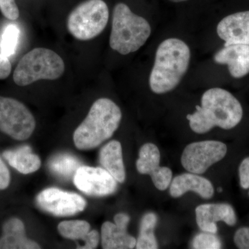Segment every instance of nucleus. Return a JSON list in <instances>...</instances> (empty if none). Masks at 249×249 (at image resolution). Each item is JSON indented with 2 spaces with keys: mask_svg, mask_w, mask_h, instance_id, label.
<instances>
[{
  "mask_svg": "<svg viewBox=\"0 0 249 249\" xmlns=\"http://www.w3.org/2000/svg\"><path fill=\"white\" fill-rule=\"evenodd\" d=\"M187 115L193 132L205 134L214 127L224 129L234 128L242 121L243 109L238 100L221 88L207 90L201 98V106Z\"/></svg>",
  "mask_w": 249,
  "mask_h": 249,
  "instance_id": "1",
  "label": "nucleus"
},
{
  "mask_svg": "<svg viewBox=\"0 0 249 249\" xmlns=\"http://www.w3.org/2000/svg\"><path fill=\"white\" fill-rule=\"evenodd\" d=\"M191 60V50L183 40L168 38L156 52L149 84L154 93L169 92L179 84L186 74Z\"/></svg>",
  "mask_w": 249,
  "mask_h": 249,
  "instance_id": "2",
  "label": "nucleus"
},
{
  "mask_svg": "<svg viewBox=\"0 0 249 249\" xmlns=\"http://www.w3.org/2000/svg\"><path fill=\"white\" fill-rule=\"evenodd\" d=\"M121 119L122 112L114 101L106 98L98 99L73 133L75 145L80 150L96 148L112 137Z\"/></svg>",
  "mask_w": 249,
  "mask_h": 249,
  "instance_id": "3",
  "label": "nucleus"
},
{
  "mask_svg": "<svg viewBox=\"0 0 249 249\" xmlns=\"http://www.w3.org/2000/svg\"><path fill=\"white\" fill-rule=\"evenodd\" d=\"M151 34V27L145 18L132 12L129 6L119 3L113 11L109 46L122 55L137 52Z\"/></svg>",
  "mask_w": 249,
  "mask_h": 249,
  "instance_id": "4",
  "label": "nucleus"
},
{
  "mask_svg": "<svg viewBox=\"0 0 249 249\" xmlns=\"http://www.w3.org/2000/svg\"><path fill=\"white\" fill-rule=\"evenodd\" d=\"M65 62L51 49L36 48L24 55L14 73L18 86L24 87L40 80H56L65 71Z\"/></svg>",
  "mask_w": 249,
  "mask_h": 249,
  "instance_id": "5",
  "label": "nucleus"
},
{
  "mask_svg": "<svg viewBox=\"0 0 249 249\" xmlns=\"http://www.w3.org/2000/svg\"><path fill=\"white\" fill-rule=\"evenodd\" d=\"M109 20V9L103 0H87L71 11L67 28L75 38L89 40L102 33Z\"/></svg>",
  "mask_w": 249,
  "mask_h": 249,
  "instance_id": "6",
  "label": "nucleus"
},
{
  "mask_svg": "<svg viewBox=\"0 0 249 249\" xmlns=\"http://www.w3.org/2000/svg\"><path fill=\"white\" fill-rule=\"evenodd\" d=\"M35 118L23 103L0 96V130L18 141L27 140L34 133Z\"/></svg>",
  "mask_w": 249,
  "mask_h": 249,
  "instance_id": "7",
  "label": "nucleus"
},
{
  "mask_svg": "<svg viewBox=\"0 0 249 249\" xmlns=\"http://www.w3.org/2000/svg\"><path fill=\"white\" fill-rule=\"evenodd\" d=\"M227 153L226 144L218 141L192 142L183 150L181 164L189 173L201 175L223 160Z\"/></svg>",
  "mask_w": 249,
  "mask_h": 249,
  "instance_id": "8",
  "label": "nucleus"
},
{
  "mask_svg": "<svg viewBox=\"0 0 249 249\" xmlns=\"http://www.w3.org/2000/svg\"><path fill=\"white\" fill-rule=\"evenodd\" d=\"M36 204L42 211L56 217H69L83 212L87 202L83 196L74 193L49 188L39 193Z\"/></svg>",
  "mask_w": 249,
  "mask_h": 249,
  "instance_id": "9",
  "label": "nucleus"
},
{
  "mask_svg": "<svg viewBox=\"0 0 249 249\" xmlns=\"http://www.w3.org/2000/svg\"><path fill=\"white\" fill-rule=\"evenodd\" d=\"M73 183L87 196H104L113 194L117 189V181L101 168L80 166L73 176Z\"/></svg>",
  "mask_w": 249,
  "mask_h": 249,
  "instance_id": "10",
  "label": "nucleus"
},
{
  "mask_svg": "<svg viewBox=\"0 0 249 249\" xmlns=\"http://www.w3.org/2000/svg\"><path fill=\"white\" fill-rule=\"evenodd\" d=\"M160 160L158 147L155 144L148 142L141 147L136 165L139 173L150 175L156 188L163 191L171 183L173 172L169 168L160 166Z\"/></svg>",
  "mask_w": 249,
  "mask_h": 249,
  "instance_id": "11",
  "label": "nucleus"
},
{
  "mask_svg": "<svg viewBox=\"0 0 249 249\" xmlns=\"http://www.w3.org/2000/svg\"><path fill=\"white\" fill-rule=\"evenodd\" d=\"M198 227L203 231L216 234V223L223 221L229 226H234L237 217L233 208L228 204H206L197 206L196 209Z\"/></svg>",
  "mask_w": 249,
  "mask_h": 249,
  "instance_id": "12",
  "label": "nucleus"
},
{
  "mask_svg": "<svg viewBox=\"0 0 249 249\" xmlns=\"http://www.w3.org/2000/svg\"><path fill=\"white\" fill-rule=\"evenodd\" d=\"M217 35L224 46L249 45V11L235 13L223 18L217 27Z\"/></svg>",
  "mask_w": 249,
  "mask_h": 249,
  "instance_id": "13",
  "label": "nucleus"
},
{
  "mask_svg": "<svg viewBox=\"0 0 249 249\" xmlns=\"http://www.w3.org/2000/svg\"><path fill=\"white\" fill-rule=\"evenodd\" d=\"M214 61L228 66L235 78H243L249 73V45L235 44L224 46L215 53Z\"/></svg>",
  "mask_w": 249,
  "mask_h": 249,
  "instance_id": "14",
  "label": "nucleus"
},
{
  "mask_svg": "<svg viewBox=\"0 0 249 249\" xmlns=\"http://www.w3.org/2000/svg\"><path fill=\"white\" fill-rule=\"evenodd\" d=\"M197 193L204 199H211L214 195V188L207 178L194 173L178 175L170 186V194L174 198L180 197L188 191Z\"/></svg>",
  "mask_w": 249,
  "mask_h": 249,
  "instance_id": "15",
  "label": "nucleus"
},
{
  "mask_svg": "<svg viewBox=\"0 0 249 249\" xmlns=\"http://www.w3.org/2000/svg\"><path fill=\"white\" fill-rule=\"evenodd\" d=\"M2 231L0 237V249H41L38 244L27 237L24 223L18 218H11L6 221L3 225Z\"/></svg>",
  "mask_w": 249,
  "mask_h": 249,
  "instance_id": "16",
  "label": "nucleus"
},
{
  "mask_svg": "<svg viewBox=\"0 0 249 249\" xmlns=\"http://www.w3.org/2000/svg\"><path fill=\"white\" fill-rule=\"evenodd\" d=\"M127 226L110 222L103 223L101 227L103 249H134L136 247L137 240L127 232Z\"/></svg>",
  "mask_w": 249,
  "mask_h": 249,
  "instance_id": "17",
  "label": "nucleus"
},
{
  "mask_svg": "<svg viewBox=\"0 0 249 249\" xmlns=\"http://www.w3.org/2000/svg\"><path fill=\"white\" fill-rule=\"evenodd\" d=\"M99 160L105 170L110 174L117 182L125 180V170L123 160L122 146L118 141H111L101 148Z\"/></svg>",
  "mask_w": 249,
  "mask_h": 249,
  "instance_id": "18",
  "label": "nucleus"
},
{
  "mask_svg": "<svg viewBox=\"0 0 249 249\" xmlns=\"http://www.w3.org/2000/svg\"><path fill=\"white\" fill-rule=\"evenodd\" d=\"M3 157L11 167L23 175L35 173L40 169V157L32 151L29 145H23L3 152Z\"/></svg>",
  "mask_w": 249,
  "mask_h": 249,
  "instance_id": "19",
  "label": "nucleus"
},
{
  "mask_svg": "<svg viewBox=\"0 0 249 249\" xmlns=\"http://www.w3.org/2000/svg\"><path fill=\"white\" fill-rule=\"evenodd\" d=\"M157 216L153 213L144 214L141 221L140 230L137 240L136 248L137 249H157L158 243L156 239L155 229L157 225Z\"/></svg>",
  "mask_w": 249,
  "mask_h": 249,
  "instance_id": "20",
  "label": "nucleus"
},
{
  "mask_svg": "<svg viewBox=\"0 0 249 249\" xmlns=\"http://www.w3.org/2000/svg\"><path fill=\"white\" fill-rule=\"evenodd\" d=\"M80 166V162L76 157L68 154L55 156L49 163L50 170L55 175L64 178H70L74 176Z\"/></svg>",
  "mask_w": 249,
  "mask_h": 249,
  "instance_id": "21",
  "label": "nucleus"
},
{
  "mask_svg": "<svg viewBox=\"0 0 249 249\" xmlns=\"http://www.w3.org/2000/svg\"><path fill=\"white\" fill-rule=\"evenodd\" d=\"M58 230L68 240L83 241L90 231V224L84 220L63 221L58 224Z\"/></svg>",
  "mask_w": 249,
  "mask_h": 249,
  "instance_id": "22",
  "label": "nucleus"
},
{
  "mask_svg": "<svg viewBox=\"0 0 249 249\" xmlns=\"http://www.w3.org/2000/svg\"><path fill=\"white\" fill-rule=\"evenodd\" d=\"M20 30L16 24H9L5 28L0 41V51L1 54L10 58L17 50Z\"/></svg>",
  "mask_w": 249,
  "mask_h": 249,
  "instance_id": "23",
  "label": "nucleus"
},
{
  "mask_svg": "<svg viewBox=\"0 0 249 249\" xmlns=\"http://www.w3.org/2000/svg\"><path fill=\"white\" fill-rule=\"evenodd\" d=\"M193 248L196 249H219L222 248V242L215 234L205 232L194 237Z\"/></svg>",
  "mask_w": 249,
  "mask_h": 249,
  "instance_id": "24",
  "label": "nucleus"
},
{
  "mask_svg": "<svg viewBox=\"0 0 249 249\" xmlns=\"http://www.w3.org/2000/svg\"><path fill=\"white\" fill-rule=\"evenodd\" d=\"M0 11L5 18L16 20L19 16V9L15 0H0Z\"/></svg>",
  "mask_w": 249,
  "mask_h": 249,
  "instance_id": "25",
  "label": "nucleus"
},
{
  "mask_svg": "<svg viewBox=\"0 0 249 249\" xmlns=\"http://www.w3.org/2000/svg\"><path fill=\"white\" fill-rule=\"evenodd\" d=\"M233 240L237 248L249 249V228L239 229L235 232Z\"/></svg>",
  "mask_w": 249,
  "mask_h": 249,
  "instance_id": "26",
  "label": "nucleus"
},
{
  "mask_svg": "<svg viewBox=\"0 0 249 249\" xmlns=\"http://www.w3.org/2000/svg\"><path fill=\"white\" fill-rule=\"evenodd\" d=\"M240 185L244 189L249 188V157L242 160L239 167Z\"/></svg>",
  "mask_w": 249,
  "mask_h": 249,
  "instance_id": "27",
  "label": "nucleus"
},
{
  "mask_svg": "<svg viewBox=\"0 0 249 249\" xmlns=\"http://www.w3.org/2000/svg\"><path fill=\"white\" fill-rule=\"evenodd\" d=\"M99 233L97 231H90L88 235L85 237L83 242L84 245L83 246H78V249H96L99 243Z\"/></svg>",
  "mask_w": 249,
  "mask_h": 249,
  "instance_id": "28",
  "label": "nucleus"
},
{
  "mask_svg": "<svg viewBox=\"0 0 249 249\" xmlns=\"http://www.w3.org/2000/svg\"><path fill=\"white\" fill-rule=\"evenodd\" d=\"M11 182V175L7 166L0 157V191L6 189Z\"/></svg>",
  "mask_w": 249,
  "mask_h": 249,
  "instance_id": "29",
  "label": "nucleus"
},
{
  "mask_svg": "<svg viewBox=\"0 0 249 249\" xmlns=\"http://www.w3.org/2000/svg\"><path fill=\"white\" fill-rule=\"evenodd\" d=\"M11 71V64L9 58L0 53V80L5 79Z\"/></svg>",
  "mask_w": 249,
  "mask_h": 249,
  "instance_id": "30",
  "label": "nucleus"
},
{
  "mask_svg": "<svg viewBox=\"0 0 249 249\" xmlns=\"http://www.w3.org/2000/svg\"><path fill=\"white\" fill-rule=\"evenodd\" d=\"M170 1H173V2H182V1H186L187 0H170Z\"/></svg>",
  "mask_w": 249,
  "mask_h": 249,
  "instance_id": "31",
  "label": "nucleus"
},
{
  "mask_svg": "<svg viewBox=\"0 0 249 249\" xmlns=\"http://www.w3.org/2000/svg\"><path fill=\"white\" fill-rule=\"evenodd\" d=\"M218 191H219V193H221V192H222V188H218Z\"/></svg>",
  "mask_w": 249,
  "mask_h": 249,
  "instance_id": "32",
  "label": "nucleus"
},
{
  "mask_svg": "<svg viewBox=\"0 0 249 249\" xmlns=\"http://www.w3.org/2000/svg\"></svg>",
  "mask_w": 249,
  "mask_h": 249,
  "instance_id": "33",
  "label": "nucleus"
}]
</instances>
